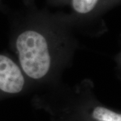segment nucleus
Masks as SVG:
<instances>
[{"label":"nucleus","instance_id":"7ed1b4c3","mask_svg":"<svg viewBox=\"0 0 121 121\" xmlns=\"http://www.w3.org/2000/svg\"><path fill=\"white\" fill-rule=\"evenodd\" d=\"M95 121H121V114L103 106L95 107L92 112Z\"/></svg>","mask_w":121,"mask_h":121},{"label":"nucleus","instance_id":"f257e3e1","mask_svg":"<svg viewBox=\"0 0 121 121\" xmlns=\"http://www.w3.org/2000/svg\"><path fill=\"white\" fill-rule=\"evenodd\" d=\"M16 48L20 65L28 77L39 79L47 75L51 67V56L44 36L34 30L25 31L18 36Z\"/></svg>","mask_w":121,"mask_h":121},{"label":"nucleus","instance_id":"20e7f679","mask_svg":"<svg viewBox=\"0 0 121 121\" xmlns=\"http://www.w3.org/2000/svg\"><path fill=\"white\" fill-rule=\"evenodd\" d=\"M98 1L99 0H72V6L76 12L86 14L93 10Z\"/></svg>","mask_w":121,"mask_h":121},{"label":"nucleus","instance_id":"f03ea898","mask_svg":"<svg viewBox=\"0 0 121 121\" xmlns=\"http://www.w3.org/2000/svg\"><path fill=\"white\" fill-rule=\"evenodd\" d=\"M20 69L8 56L0 55V90L8 94L20 92L24 86Z\"/></svg>","mask_w":121,"mask_h":121}]
</instances>
